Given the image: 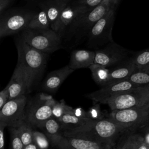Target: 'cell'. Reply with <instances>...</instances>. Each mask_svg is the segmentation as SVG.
<instances>
[{
  "label": "cell",
  "mask_w": 149,
  "mask_h": 149,
  "mask_svg": "<svg viewBox=\"0 0 149 149\" xmlns=\"http://www.w3.org/2000/svg\"><path fill=\"white\" fill-rule=\"evenodd\" d=\"M125 132L123 128L107 118L90 119L83 126L63 130V134L108 144L115 148L118 139Z\"/></svg>",
  "instance_id": "obj_1"
},
{
  "label": "cell",
  "mask_w": 149,
  "mask_h": 149,
  "mask_svg": "<svg viewBox=\"0 0 149 149\" xmlns=\"http://www.w3.org/2000/svg\"><path fill=\"white\" fill-rule=\"evenodd\" d=\"M15 42L18 54L17 63L25 72L30 92L42 76L46 68L48 54L30 46L20 36L16 38Z\"/></svg>",
  "instance_id": "obj_2"
},
{
  "label": "cell",
  "mask_w": 149,
  "mask_h": 149,
  "mask_svg": "<svg viewBox=\"0 0 149 149\" xmlns=\"http://www.w3.org/2000/svg\"><path fill=\"white\" fill-rule=\"evenodd\" d=\"M108 118L126 131H138L149 123V102L140 107L111 110Z\"/></svg>",
  "instance_id": "obj_3"
},
{
  "label": "cell",
  "mask_w": 149,
  "mask_h": 149,
  "mask_svg": "<svg viewBox=\"0 0 149 149\" xmlns=\"http://www.w3.org/2000/svg\"><path fill=\"white\" fill-rule=\"evenodd\" d=\"M20 36L30 46L48 54L62 48V37L52 29L26 28L21 32Z\"/></svg>",
  "instance_id": "obj_4"
},
{
  "label": "cell",
  "mask_w": 149,
  "mask_h": 149,
  "mask_svg": "<svg viewBox=\"0 0 149 149\" xmlns=\"http://www.w3.org/2000/svg\"><path fill=\"white\" fill-rule=\"evenodd\" d=\"M117 0H104L93 9L86 12L77 19L70 26L68 33L70 37H75L76 41L87 36L88 32L95 23L101 19L114 5H118Z\"/></svg>",
  "instance_id": "obj_5"
},
{
  "label": "cell",
  "mask_w": 149,
  "mask_h": 149,
  "mask_svg": "<svg viewBox=\"0 0 149 149\" xmlns=\"http://www.w3.org/2000/svg\"><path fill=\"white\" fill-rule=\"evenodd\" d=\"M118 5H114L90 29L87 34V46L94 51L113 41L112 30Z\"/></svg>",
  "instance_id": "obj_6"
},
{
  "label": "cell",
  "mask_w": 149,
  "mask_h": 149,
  "mask_svg": "<svg viewBox=\"0 0 149 149\" xmlns=\"http://www.w3.org/2000/svg\"><path fill=\"white\" fill-rule=\"evenodd\" d=\"M36 11L16 8L6 10L0 15V37L22 32L28 27Z\"/></svg>",
  "instance_id": "obj_7"
},
{
  "label": "cell",
  "mask_w": 149,
  "mask_h": 149,
  "mask_svg": "<svg viewBox=\"0 0 149 149\" xmlns=\"http://www.w3.org/2000/svg\"><path fill=\"white\" fill-rule=\"evenodd\" d=\"M56 101L51 95L39 93L29 102L26 109V120L33 127H38L52 116V107Z\"/></svg>",
  "instance_id": "obj_8"
},
{
  "label": "cell",
  "mask_w": 149,
  "mask_h": 149,
  "mask_svg": "<svg viewBox=\"0 0 149 149\" xmlns=\"http://www.w3.org/2000/svg\"><path fill=\"white\" fill-rule=\"evenodd\" d=\"M149 102V85L140 86L109 98L108 104L111 110L144 105Z\"/></svg>",
  "instance_id": "obj_9"
},
{
  "label": "cell",
  "mask_w": 149,
  "mask_h": 149,
  "mask_svg": "<svg viewBox=\"0 0 149 149\" xmlns=\"http://www.w3.org/2000/svg\"><path fill=\"white\" fill-rule=\"evenodd\" d=\"M27 103L26 94L9 100L0 109V123L6 127H18L26 120Z\"/></svg>",
  "instance_id": "obj_10"
},
{
  "label": "cell",
  "mask_w": 149,
  "mask_h": 149,
  "mask_svg": "<svg viewBox=\"0 0 149 149\" xmlns=\"http://www.w3.org/2000/svg\"><path fill=\"white\" fill-rule=\"evenodd\" d=\"M51 145L62 149H111L112 146L88 139L67 136L63 133L48 137Z\"/></svg>",
  "instance_id": "obj_11"
},
{
  "label": "cell",
  "mask_w": 149,
  "mask_h": 149,
  "mask_svg": "<svg viewBox=\"0 0 149 149\" xmlns=\"http://www.w3.org/2000/svg\"><path fill=\"white\" fill-rule=\"evenodd\" d=\"M95 51L94 63L105 67L115 66L125 60L129 53L126 49L114 41L107 44L104 47Z\"/></svg>",
  "instance_id": "obj_12"
},
{
  "label": "cell",
  "mask_w": 149,
  "mask_h": 149,
  "mask_svg": "<svg viewBox=\"0 0 149 149\" xmlns=\"http://www.w3.org/2000/svg\"><path fill=\"white\" fill-rule=\"evenodd\" d=\"M139 86H140L126 79L102 86L101 88L87 94L86 97L91 100L94 104H107V101L111 97Z\"/></svg>",
  "instance_id": "obj_13"
},
{
  "label": "cell",
  "mask_w": 149,
  "mask_h": 149,
  "mask_svg": "<svg viewBox=\"0 0 149 149\" xmlns=\"http://www.w3.org/2000/svg\"><path fill=\"white\" fill-rule=\"evenodd\" d=\"M90 10H91L83 6L70 2L62 10L54 30L58 33L62 38L73 23L81 15Z\"/></svg>",
  "instance_id": "obj_14"
},
{
  "label": "cell",
  "mask_w": 149,
  "mask_h": 149,
  "mask_svg": "<svg viewBox=\"0 0 149 149\" xmlns=\"http://www.w3.org/2000/svg\"><path fill=\"white\" fill-rule=\"evenodd\" d=\"M8 85L10 94L9 100L24 95L29 92L26 75L19 63H17Z\"/></svg>",
  "instance_id": "obj_15"
},
{
  "label": "cell",
  "mask_w": 149,
  "mask_h": 149,
  "mask_svg": "<svg viewBox=\"0 0 149 149\" xmlns=\"http://www.w3.org/2000/svg\"><path fill=\"white\" fill-rule=\"evenodd\" d=\"M115 148L148 149V146L140 131H126L120 136Z\"/></svg>",
  "instance_id": "obj_16"
},
{
  "label": "cell",
  "mask_w": 149,
  "mask_h": 149,
  "mask_svg": "<svg viewBox=\"0 0 149 149\" xmlns=\"http://www.w3.org/2000/svg\"><path fill=\"white\" fill-rule=\"evenodd\" d=\"M74 71L68 65L51 72L47 75L43 83V89L48 92H55L64 80Z\"/></svg>",
  "instance_id": "obj_17"
},
{
  "label": "cell",
  "mask_w": 149,
  "mask_h": 149,
  "mask_svg": "<svg viewBox=\"0 0 149 149\" xmlns=\"http://www.w3.org/2000/svg\"><path fill=\"white\" fill-rule=\"evenodd\" d=\"M95 51L94 50L76 49L72 52L69 66L74 70L87 68L94 63Z\"/></svg>",
  "instance_id": "obj_18"
},
{
  "label": "cell",
  "mask_w": 149,
  "mask_h": 149,
  "mask_svg": "<svg viewBox=\"0 0 149 149\" xmlns=\"http://www.w3.org/2000/svg\"><path fill=\"white\" fill-rule=\"evenodd\" d=\"M135 70L136 67L132 58L126 61H123L110 69L109 78L107 84L126 80Z\"/></svg>",
  "instance_id": "obj_19"
},
{
  "label": "cell",
  "mask_w": 149,
  "mask_h": 149,
  "mask_svg": "<svg viewBox=\"0 0 149 149\" xmlns=\"http://www.w3.org/2000/svg\"><path fill=\"white\" fill-rule=\"evenodd\" d=\"M38 6L45 9L50 23L51 28L54 30L59 19L61 12L65 7L55 0H44L40 2Z\"/></svg>",
  "instance_id": "obj_20"
},
{
  "label": "cell",
  "mask_w": 149,
  "mask_h": 149,
  "mask_svg": "<svg viewBox=\"0 0 149 149\" xmlns=\"http://www.w3.org/2000/svg\"><path fill=\"white\" fill-rule=\"evenodd\" d=\"M58 120L62 126V130H63L69 128L83 126L90 119L88 118L77 116L74 113L73 109L72 110L65 113L61 118L58 119Z\"/></svg>",
  "instance_id": "obj_21"
},
{
  "label": "cell",
  "mask_w": 149,
  "mask_h": 149,
  "mask_svg": "<svg viewBox=\"0 0 149 149\" xmlns=\"http://www.w3.org/2000/svg\"><path fill=\"white\" fill-rule=\"evenodd\" d=\"M88 68L91 70L93 79L96 84L101 86L107 84L109 78L110 69L95 63L90 65Z\"/></svg>",
  "instance_id": "obj_22"
},
{
  "label": "cell",
  "mask_w": 149,
  "mask_h": 149,
  "mask_svg": "<svg viewBox=\"0 0 149 149\" xmlns=\"http://www.w3.org/2000/svg\"><path fill=\"white\" fill-rule=\"evenodd\" d=\"M38 7L40 10L36 12L34 17L30 22L27 28L40 30L51 29L46 11L44 8L40 6Z\"/></svg>",
  "instance_id": "obj_23"
},
{
  "label": "cell",
  "mask_w": 149,
  "mask_h": 149,
  "mask_svg": "<svg viewBox=\"0 0 149 149\" xmlns=\"http://www.w3.org/2000/svg\"><path fill=\"white\" fill-rule=\"evenodd\" d=\"M38 128L42 130L47 137L63 133L62 126L58 120L52 116L45 120Z\"/></svg>",
  "instance_id": "obj_24"
},
{
  "label": "cell",
  "mask_w": 149,
  "mask_h": 149,
  "mask_svg": "<svg viewBox=\"0 0 149 149\" xmlns=\"http://www.w3.org/2000/svg\"><path fill=\"white\" fill-rule=\"evenodd\" d=\"M132 59L136 70L149 72V48L139 52Z\"/></svg>",
  "instance_id": "obj_25"
},
{
  "label": "cell",
  "mask_w": 149,
  "mask_h": 149,
  "mask_svg": "<svg viewBox=\"0 0 149 149\" xmlns=\"http://www.w3.org/2000/svg\"><path fill=\"white\" fill-rule=\"evenodd\" d=\"M33 127L32 125L27 120L17 127L24 146L33 141Z\"/></svg>",
  "instance_id": "obj_26"
},
{
  "label": "cell",
  "mask_w": 149,
  "mask_h": 149,
  "mask_svg": "<svg viewBox=\"0 0 149 149\" xmlns=\"http://www.w3.org/2000/svg\"><path fill=\"white\" fill-rule=\"evenodd\" d=\"M127 80L140 86L149 85V72L136 70L127 78Z\"/></svg>",
  "instance_id": "obj_27"
},
{
  "label": "cell",
  "mask_w": 149,
  "mask_h": 149,
  "mask_svg": "<svg viewBox=\"0 0 149 149\" xmlns=\"http://www.w3.org/2000/svg\"><path fill=\"white\" fill-rule=\"evenodd\" d=\"M9 130L10 134L12 148L13 149H23L24 145L22 140L18 128L10 127Z\"/></svg>",
  "instance_id": "obj_28"
},
{
  "label": "cell",
  "mask_w": 149,
  "mask_h": 149,
  "mask_svg": "<svg viewBox=\"0 0 149 149\" xmlns=\"http://www.w3.org/2000/svg\"><path fill=\"white\" fill-rule=\"evenodd\" d=\"M73 109L72 107L66 105L63 101H55L52 107V116L58 119L65 113Z\"/></svg>",
  "instance_id": "obj_29"
},
{
  "label": "cell",
  "mask_w": 149,
  "mask_h": 149,
  "mask_svg": "<svg viewBox=\"0 0 149 149\" xmlns=\"http://www.w3.org/2000/svg\"><path fill=\"white\" fill-rule=\"evenodd\" d=\"M33 141L37 144L39 148H48L49 146V140L44 133L34 130Z\"/></svg>",
  "instance_id": "obj_30"
},
{
  "label": "cell",
  "mask_w": 149,
  "mask_h": 149,
  "mask_svg": "<svg viewBox=\"0 0 149 149\" xmlns=\"http://www.w3.org/2000/svg\"><path fill=\"white\" fill-rule=\"evenodd\" d=\"M87 117L91 120H99L104 118V115L100 109L99 103L94 104L87 111Z\"/></svg>",
  "instance_id": "obj_31"
},
{
  "label": "cell",
  "mask_w": 149,
  "mask_h": 149,
  "mask_svg": "<svg viewBox=\"0 0 149 149\" xmlns=\"http://www.w3.org/2000/svg\"><path fill=\"white\" fill-rule=\"evenodd\" d=\"M104 0H76L74 3L83 6L89 10H92L99 5Z\"/></svg>",
  "instance_id": "obj_32"
},
{
  "label": "cell",
  "mask_w": 149,
  "mask_h": 149,
  "mask_svg": "<svg viewBox=\"0 0 149 149\" xmlns=\"http://www.w3.org/2000/svg\"><path fill=\"white\" fill-rule=\"evenodd\" d=\"M9 90L8 85H7L0 92V109L8 102L9 100Z\"/></svg>",
  "instance_id": "obj_33"
},
{
  "label": "cell",
  "mask_w": 149,
  "mask_h": 149,
  "mask_svg": "<svg viewBox=\"0 0 149 149\" xmlns=\"http://www.w3.org/2000/svg\"><path fill=\"white\" fill-rule=\"evenodd\" d=\"M15 0H0V15L11 6Z\"/></svg>",
  "instance_id": "obj_34"
},
{
  "label": "cell",
  "mask_w": 149,
  "mask_h": 149,
  "mask_svg": "<svg viewBox=\"0 0 149 149\" xmlns=\"http://www.w3.org/2000/svg\"><path fill=\"white\" fill-rule=\"evenodd\" d=\"M139 131H140L142 133L144 139V141L148 146V145L149 144V124L142 127Z\"/></svg>",
  "instance_id": "obj_35"
},
{
  "label": "cell",
  "mask_w": 149,
  "mask_h": 149,
  "mask_svg": "<svg viewBox=\"0 0 149 149\" xmlns=\"http://www.w3.org/2000/svg\"><path fill=\"white\" fill-rule=\"evenodd\" d=\"M6 126L0 123V148L3 149L5 147V136H4V130Z\"/></svg>",
  "instance_id": "obj_36"
},
{
  "label": "cell",
  "mask_w": 149,
  "mask_h": 149,
  "mask_svg": "<svg viewBox=\"0 0 149 149\" xmlns=\"http://www.w3.org/2000/svg\"><path fill=\"white\" fill-rule=\"evenodd\" d=\"M74 113L76 115L81 118H87V112L84 111L81 107H77L76 108H73Z\"/></svg>",
  "instance_id": "obj_37"
},
{
  "label": "cell",
  "mask_w": 149,
  "mask_h": 149,
  "mask_svg": "<svg viewBox=\"0 0 149 149\" xmlns=\"http://www.w3.org/2000/svg\"><path fill=\"white\" fill-rule=\"evenodd\" d=\"M37 148H39V147L34 141L24 146L23 148V149H37Z\"/></svg>",
  "instance_id": "obj_38"
},
{
  "label": "cell",
  "mask_w": 149,
  "mask_h": 149,
  "mask_svg": "<svg viewBox=\"0 0 149 149\" xmlns=\"http://www.w3.org/2000/svg\"><path fill=\"white\" fill-rule=\"evenodd\" d=\"M59 4H61L63 7H65L68 3L70 2V0H55Z\"/></svg>",
  "instance_id": "obj_39"
},
{
  "label": "cell",
  "mask_w": 149,
  "mask_h": 149,
  "mask_svg": "<svg viewBox=\"0 0 149 149\" xmlns=\"http://www.w3.org/2000/svg\"><path fill=\"white\" fill-rule=\"evenodd\" d=\"M28 3L30 4H38L40 2L44 0H26Z\"/></svg>",
  "instance_id": "obj_40"
},
{
  "label": "cell",
  "mask_w": 149,
  "mask_h": 149,
  "mask_svg": "<svg viewBox=\"0 0 149 149\" xmlns=\"http://www.w3.org/2000/svg\"><path fill=\"white\" fill-rule=\"evenodd\" d=\"M148 149H149V144L148 145Z\"/></svg>",
  "instance_id": "obj_41"
},
{
  "label": "cell",
  "mask_w": 149,
  "mask_h": 149,
  "mask_svg": "<svg viewBox=\"0 0 149 149\" xmlns=\"http://www.w3.org/2000/svg\"><path fill=\"white\" fill-rule=\"evenodd\" d=\"M117 1H120V0H117Z\"/></svg>",
  "instance_id": "obj_42"
},
{
  "label": "cell",
  "mask_w": 149,
  "mask_h": 149,
  "mask_svg": "<svg viewBox=\"0 0 149 149\" xmlns=\"http://www.w3.org/2000/svg\"></svg>",
  "instance_id": "obj_43"
},
{
  "label": "cell",
  "mask_w": 149,
  "mask_h": 149,
  "mask_svg": "<svg viewBox=\"0 0 149 149\" xmlns=\"http://www.w3.org/2000/svg\"><path fill=\"white\" fill-rule=\"evenodd\" d=\"M148 124H149V123H148Z\"/></svg>",
  "instance_id": "obj_44"
}]
</instances>
